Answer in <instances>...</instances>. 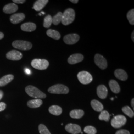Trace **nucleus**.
<instances>
[{
  "mask_svg": "<svg viewBox=\"0 0 134 134\" xmlns=\"http://www.w3.org/2000/svg\"><path fill=\"white\" fill-rule=\"evenodd\" d=\"M99 119L101 121H105L106 122H108L110 119V115L108 112L106 110L102 111L99 116Z\"/></svg>",
  "mask_w": 134,
  "mask_h": 134,
  "instance_id": "28",
  "label": "nucleus"
},
{
  "mask_svg": "<svg viewBox=\"0 0 134 134\" xmlns=\"http://www.w3.org/2000/svg\"><path fill=\"white\" fill-rule=\"evenodd\" d=\"M6 106H7L6 104L4 102H0V112L3 111L4 110H5V109L6 108Z\"/></svg>",
  "mask_w": 134,
  "mask_h": 134,
  "instance_id": "34",
  "label": "nucleus"
},
{
  "mask_svg": "<svg viewBox=\"0 0 134 134\" xmlns=\"http://www.w3.org/2000/svg\"><path fill=\"white\" fill-rule=\"evenodd\" d=\"M48 91L52 94H66L69 92V89L67 86L64 85L57 84L49 87Z\"/></svg>",
  "mask_w": 134,
  "mask_h": 134,
  "instance_id": "3",
  "label": "nucleus"
},
{
  "mask_svg": "<svg viewBox=\"0 0 134 134\" xmlns=\"http://www.w3.org/2000/svg\"><path fill=\"white\" fill-rule=\"evenodd\" d=\"M80 39V36L76 34H67L64 37V42L68 45H73L77 43Z\"/></svg>",
  "mask_w": 134,
  "mask_h": 134,
  "instance_id": "9",
  "label": "nucleus"
},
{
  "mask_svg": "<svg viewBox=\"0 0 134 134\" xmlns=\"http://www.w3.org/2000/svg\"><path fill=\"white\" fill-rule=\"evenodd\" d=\"M131 38H132V40H133V41L134 42V31H133V32H132V35H131Z\"/></svg>",
  "mask_w": 134,
  "mask_h": 134,
  "instance_id": "40",
  "label": "nucleus"
},
{
  "mask_svg": "<svg viewBox=\"0 0 134 134\" xmlns=\"http://www.w3.org/2000/svg\"><path fill=\"white\" fill-rule=\"evenodd\" d=\"M52 24V17L50 15L48 14L45 17L44 19L43 26L45 28H49Z\"/></svg>",
  "mask_w": 134,
  "mask_h": 134,
  "instance_id": "27",
  "label": "nucleus"
},
{
  "mask_svg": "<svg viewBox=\"0 0 134 134\" xmlns=\"http://www.w3.org/2000/svg\"><path fill=\"white\" fill-rule=\"evenodd\" d=\"M71 2H72L73 4H77L79 2L78 0H70V1Z\"/></svg>",
  "mask_w": 134,
  "mask_h": 134,
  "instance_id": "37",
  "label": "nucleus"
},
{
  "mask_svg": "<svg viewBox=\"0 0 134 134\" xmlns=\"http://www.w3.org/2000/svg\"><path fill=\"white\" fill-rule=\"evenodd\" d=\"M115 134H130V132L127 130L122 129L117 131Z\"/></svg>",
  "mask_w": 134,
  "mask_h": 134,
  "instance_id": "33",
  "label": "nucleus"
},
{
  "mask_svg": "<svg viewBox=\"0 0 134 134\" xmlns=\"http://www.w3.org/2000/svg\"><path fill=\"white\" fill-rule=\"evenodd\" d=\"M25 91L29 96L36 99H42L46 97V95L44 93L33 86H26L25 88Z\"/></svg>",
  "mask_w": 134,
  "mask_h": 134,
  "instance_id": "1",
  "label": "nucleus"
},
{
  "mask_svg": "<svg viewBox=\"0 0 134 134\" xmlns=\"http://www.w3.org/2000/svg\"><path fill=\"white\" fill-rule=\"evenodd\" d=\"M97 94L101 99H105L108 94V90L104 85H99L97 87Z\"/></svg>",
  "mask_w": 134,
  "mask_h": 134,
  "instance_id": "15",
  "label": "nucleus"
},
{
  "mask_svg": "<svg viewBox=\"0 0 134 134\" xmlns=\"http://www.w3.org/2000/svg\"><path fill=\"white\" fill-rule=\"evenodd\" d=\"M13 2L14 3V4H24V3L26 1L25 0H13Z\"/></svg>",
  "mask_w": 134,
  "mask_h": 134,
  "instance_id": "35",
  "label": "nucleus"
},
{
  "mask_svg": "<svg viewBox=\"0 0 134 134\" xmlns=\"http://www.w3.org/2000/svg\"><path fill=\"white\" fill-rule=\"evenodd\" d=\"M77 77L79 81L83 85L89 84L93 80V77L91 74L85 71L79 72L77 75Z\"/></svg>",
  "mask_w": 134,
  "mask_h": 134,
  "instance_id": "6",
  "label": "nucleus"
},
{
  "mask_svg": "<svg viewBox=\"0 0 134 134\" xmlns=\"http://www.w3.org/2000/svg\"><path fill=\"white\" fill-rule=\"evenodd\" d=\"M62 13L59 12L55 15L53 16L52 18V23L53 24L56 25L59 24L62 21Z\"/></svg>",
  "mask_w": 134,
  "mask_h": 134,
  "instance_id": "26",
  "label": "nucleus"
},
{
  "mask_svg": "<svg viewBox=\"0 0 134 134\" xmlns=\"http://www.w3.org/2000/svg\"><path fill=\"white\" fill-rule=\"evenodd\" d=\"M6 57L10 60L19 61L23 57V54L17 50H11L7 53Z\"/></svg>",
  "mask_w": 134,
  "mask_h": 134,
  "instance_id": "10",
  "label": "nucleus"
},
{
  "mask_svg": "<svg viewBox=\"0 0 134 134\" xmlns=\"http://www.w3.org/2000/svg\"><path fill=\"white\" fill-rule=\"evenodd\" d=\"M49 112L52 115L59 116L62 114V109L59 106H51L49 108Z\"/></svg>",
  "mask_w": 134,
  "mask_h": 134,
  "instance_id": "24",
  "label": "nucleus"
},
{
  "mask_svg": "<svg viewBox=\"0 0 134 134\" xmlns=\"http://www.w3.org/2000/svg\"><path fill=\"white\" fill-rule=\"evenodd\" d=\"M13 47L21 50H29L32 47L31 43L24 40H15L12 43Z\"/></svg>",
  "mask_w": 134,
  "mask_h": 134,
  "instance_id": "5",
  "label": "nucleus"
},
{
  "mask_svg": "<svg viewBox=\"0 0 134 134\" xmlns=\"http://www.w3.org/2000/svg\"><path fill=\"white\" fill-rule=\"evenodd\" d=\"M4 37V34L2 32H0V40L2 39Z\"/></svg>",
  "mask_w": 134,
  "mask_h": 134,
  "instance_id": "36",
  "label": "nucleus"
},
{
  "mask_svg": "<svg viewBox=\"0 0 134 134\" xmlns=\"http://www.w3.org/2000/svg\"><path fill=\"white\" fill-rule=\"evenodd\" d=\"M134 98H133L132 99V100H131V106H132V107H133V109H134Z\"/></svg>",
  "mask_w": 134,
  "mask_h": 134,
  "instance_id": "39",
  "label": "nucleus"
},
{
  "mask_svg": "<svg viewBox=\"0 0 134 134\" xmlns=\"http://www.w3.org/2000/svg\"><path fill=\"white\" fill-rule=\"evenodd\" d=\"M46 34L49 37L55 39V40H59L61 38V34H60L55 30L53 29H48L46 32Z\"/></svg>",
  "mask_w": 134,
  "mask_h": 134,
  "instance_id": "25",
  "label": "nucleus"
},
{
  "mask_svg": "<svg viewBox=\"0 0 134 134\" xmlns=\"http://www.w3.org/2000/svg\"><path fill=\"white\" fill-rule=\"evenodd\" d=\"M91 106L93 109L96 112H101L103 110V106L99 101L93 99L91 101Z\"/></svg>",
  "mask_w": 134,
  "mask_h": 134,
  "instance_id": "22",
  "label": "nucleus"
},
{
  "mask_svg": "<svg viewBox=\"0 0 134 134\" xmlns=\"http://www.w3.org/2000/svg\"><path fill=\"white\" fill-rule=\"evenodd\" d=\"M127 18L130 24L131 25L134 24V10H129L127 14Z\"/></svg>",
  "mask_w": 134,
  "mask_h": 134,
  "instance_id": "30",
  "label": "nucleus"
},
{
  "mask_svg": "<svg viewBox=\"0 0 134 134\" xmlns=\"http://www.w3.org/2000/svg\"><path fill=\"white\" fill-rule=\"evenodd\" d=\"M25 72L27 74H30V71L29 70V69H26L25 70Z\"/></svg>",
  "mask_w": 134,
  "mask_h": 134,
  "instance_id": "41",
  "label": "nucleus"
},
{
  "mask_svg": "<svg viewBox=\"0 0 134 134\" xmlns=\"http://www.w3.org/2000/svg\"><path fill=\"white\" fill-rule=\"evenodd\" d=\"M18 10V6L14 3H10L3 8V12L5 14H10L15 13Z\"/></svg>",
  "mask_w": 134,
  "mask_h": 134,
  "instance_id": "14",
  "label": "nucleus"
},
{
  "mask_svg": "<svg viewBox=\"0 0 134 134\" xmlns=\"http://www.w3.org/2000/svg\"><path fill=\"white\" fill-rule=\"evenodd\" d=\"M3 96H4V93H3V92L0 90V100L2 98V97H3Z\"/></svg>",
  "mask_w": 134,
  "mask_h": 134,
  "instance_id": "38",
  "label": "nucleus"
},
{
  "mask_svg": "<svg viewBox=\"0 0 134 134\" xmlns=\"http://www.w3.org/2000/svg\"><path fill=\"white\" fill-rule=\"evenodd\" d=\"M49 2L48 0H38L36 1L34 4L33 9L36 11H40L47 5Z\"/></svg>",
  "mask_w": 134,
  "mask_h": 134,
  "instance_id": "17",
  "label": "nucleus"
},
{
  "mask_svg": "<svg viewBox=\"0 0 134 134\" xmlns=\"http://www.w3.org/2000/svg\"><path fill=\"white\" fill-rule=\"evenodd\" d=\"M14 79V76L13 75L9 74L5 75L0 79V87L4 86L9 83Z\"/></svg>",
  "mask_w": 134,
  "mask_h": 134,
  "instance_id": "19",
  "label": "nucleus"
},
{
  "mask_svg": "<svg viewBox=\"0 0 134 134\" xmlns=\"http://www.w3.org/2000/svg\"><path fill=\"white\" fill-rule=\"evenodd\" d=\"M20 28L23 31L26 32H32L36 29V25L33 23H26L22 24Z\"/></svg>",
  "mask_w": 134,
  "mask_h": 134,
  "instance_id": "18",
  "label": "nucleus"
},
{
  "mask_svg": "<svg viewBox=\"0 0 134 134\" xmlns=\"http://www.w3.org/2000/svg\"><path fill=\"white\" fill-rule=\"evenodd\" d=\"M25 17V14L23 13L15 14L10 16V21L13 24H18L24 20Z\"/></svg>",
  "mask_w": 134,
  "mask_h": 134,
  "instance_id": "13",
  "label": "nucleus"
},
{
  "mask_svg": "<svg viewBox=\"0 0 134 134\" xmlns=\"http://www.w3.org/2000/svg\"><path fill=\"white\" fill-rule=\"evenodd\" d=\"M109 86L111 91L114 93H118L119 92H120V86L118 82L115 80H110L109 82Z\"/></svg>",
  "mask_w": 134,
  "mask_h": 134,
  "instance_id": "21",
  "label": "nucleus"
},
{
  "mask_svg": "<svg viewBox=\"0 0 134 134\" xmlns=\"http://www.w3.org/2000/svg\"><path fill=\"white\" fill-rule=\"evenodd\" d=\"M84 111L81 109H75L70 113V117L74 119H80L84 115Z\"/></svg>",
  "mask_w": 134,
  "mask_h": 134,
  "instance_id": "23",
  "label": "nucleus"
},
{
  "mask_svg": "<svg viewBox=\"0 0 134 134\" xmlns=\"http://www.w3.org/2000/svg\"><path fill=\"white\" fill-rule=\"evenodd\" d=\"M31 65L37 70H44L48 68L49 63L46 59H35L31 61Z\"/></svg>",
  "mask_w": 134,
  "mask_h": 134,
  "instance_id": "4",
  "label": "nucleus"
},
{
  "mask_svg": "<svg viewBox=\"0 0 134 134\" xmlns=\"http://www.w3.org/2000/svg\"><path fill=\"white\" fill-rule=\"evenodd\" d=\"M43 103V101L41 99H35L29 101L27 105L31 108H36L39 107Z\"/></svg>",
  "mask_w": 134,
  "mask_h": 134,
  "instance_id": "20",
  "label": "nucleus"
},
{
  "mask_svg": "<svg viewBox=\"0 0 134 134\" xmlns=\"http://www.w3.org/2000/svg\"><path fill=\"white\" fill-rule=\"evenodd\" d=\"M122 110L123 112L125 113L126 115H127L130 118L133 117L134 116V113L133 110L130 107L128 106H126L122 108Z\"/></svg>",
  "mask_w": 134,
  "mask_h": 134,
  "instance_id": "29",
  "label": "nucleus"
},
{
  "mask_svg": "<svg viewBox=\"0 0 134 134\" xmlns=\"http://www.w3.org/2000/svg\"><path fill=\"white\" fill-rule=\"evenodd\" d=\"M75 12L71 8L65 10L62 14V24L64 25H68L72 24L75 19Z\"/></svg>",
  "mask_w": 134,
  "mask_h": 134,
  "instance_id": "2",
  "label": "nucleus"
},
{
  "mask_svg": "<svg viewBox=\"0 0 134 134\" xmlns=\"http://www.w3.org/2000/svg\"><path fill=\"white\" fill-rule=\"evenodd\" d=\"M65 129L68 133L72 134H78L81 132V128L79 125L72 123L67 124Z\"/></svg>",
  "mask_w": 134,
  "mask_h": 134,
  "instance_id": "11",
  "label": "nucleus"
},
{
  "mask_svg": "<svg viewBox=\"0 0 134 134\" xmlns=\"http://www.w3.org/2000/svg\"><path fill=\"white\" fill-rule=\"evenodd\" d=\"M84 57L81 54H74L71 55L68 59V62L70 64L74 65L83 61Z\"/></svg>",
  "mask_w": 134,
  "mask_h": 134,
  "instance_id": "12",
  "label": "nucleus"
},
{
  "mask_svg": "<svg viewBox=\"0 0 134 134\" xmlns=\"http://www.w3.org/2000/svg\"><path fill=\"white\" fill-rule=\"evenodd\" d=\"M114 75L116 78L122 81H126L128 79L127 72L122 69H117L114 72Z\"/></svg>",
  "mask_w": 134,
  "mask_h": 134,
  "instance_id": "16",
  "label": "nucleus"
},
{
  "mask_svg": "<svg viewBox=\"0 0 134 134\" xmlns=\"http://www.w3.org/2000/svg\"><path fill=\"white\" fill-rule=\"evenodd\" d=\"M127 122V119L124 116L118 115L116 116L111 120V124L114 128H120L124 126Z\"/></svg>",
  "mask_w": 134,
  "mask_h": 134,
  "instance_id": "7",
  "label": "nucleus"
},
{
  "mask_svg": "<svg viewBox=\"0 0 134 134\" xmlns=\"http://www.w3.org/2000/svg\"><path fill=\"white\" fill-rule=\"evenodd\" d=\"M84 132L87 134H96L97 130L96 128L93 126H87L84 128Z\"/></svg>",
  "mask_w": 134,
  "mask_h": 134,
  "instance_id": "31",
  "label": "nucleus"
},
{
  "mask_svg": "<svg viewBox=\"0 0 134 134\" xmlns=\"http://www.w3.org/2000/svg\"><path fill=\"white\" fill-rule=\"evenodd\" d=\"M94 63L101 70H104L107 67L108 64L105 58L99 54H96L94 58Z\"/></svg>",
  "mask_w": 134,
  "mask_h": 134,
  "instance_id": "8",
  "label": "nucleus"
},
{
  "mask_svg": "<svg viewBox=\"0 0 134 134\" xmlns=\"http://www.w3.org/2000/svg\"><path fill=\"white\" fill-rule=\"evenodd\" d=\"M39 132L40 134H51L48 128L44 125H39L38 126Z\"/></svg>",
  "mask_w": 134,
  "mask_h": 134,
  "instance_id": "32",
  "label": "nucleus"
}]
</instances>
